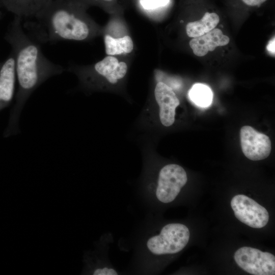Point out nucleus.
<instances>
[{
	"instance_id": "f257e3e1",
	"label": "nucleus",
	"mask_w": 275,
	"mask_h": 275,
	"mask_svg": "<svg viewBox=\"0 0 275 275\" xmlns=\"http://www.w3.org/2000/svg\"><path fill=\"white\" fill-rule=\"evenodd\" d=\"M22 20L21 17L15 16L5 36L14 57L18 83L15 102L5 132L6 136L17 132L22 109L34 91L49 78L64 71L63 66L44 55L39 43L24 31Z\"/></svg>"
},
{
	"instance_id": "f03ea898",
	"label": "nucleus",
	"mask_w": 275,
	"mask_h": 275,
	"mask_svg": "<svg viewBox=\"0 0 275 275\" xmlns=\"http://www.w3.org/2000/svg\"><path fill=\"white\" fill-rule=\"evenodd\" d=\"M88 5L86 0H49L23 27L39 43L84 41L94 32L85 13Z\"/></svg>"
},
{
	"instance_id": "7ed1b4c3",
	"label": "nucleus",
	"mask_w": 275,
	"mask_h": 275,
	"mask_svg": "<svg viewBox=\"0 0 275 275\" xmlns=\"http://www.w3.org/2000/svg\"><path fill=\"white\" fill-rule=\"evenodd\" d=\"M189 236V231L184 225L169 224L162 228L158 235L149 239L147 246L155 255L175 254L185 248Z\"/></svg>"
},
{
	"instance_id": "20e7f679",
	"label": "nucleus",
	"mask_w": 275,
	"mask_h": 275,
	"mask_svg": "<svg viewBox=\"0 0 275 275\" xmlns=\"http://www.w3.org/2000/svg\"><path fill=\"white\" fill-rule=\"evenodd\" d=\"M237 264L245 271L254 275H274L275 257L268 252L243 246L234 254Z\"/></svg>"
},
{
	"instance_id": "39448f33",
	"label": "nucleus",
	"mask_w": 275,
	"mask_h": 275,
	"mask_svg": "<svg viewBox=\"0 0 275 275\" xmlns=\"http://www.w3.org/2000/svg\"><path fill=\"white\" fill-rule=\"evenodd\" d=\"M187 181L184 169L176 164L164 166L160 171L156 195L164 203L172 202Z\"/></svg>"
},
{
	"instance_id": "423d86ee",
	"label": "nucleus",
	"mask_w": 275,
	"mask_h": 275,
	"mask_svg": "<svg viewBox=\"0 0 275 275\" xmlns=\"http://www.w3.org/2000/svg\"><path fill=\"white\" fill-rule=\"evenodd\" d=\"M231 206L235 217L242 223L254 228H261L267 224L269 214L262 206L243 195L235 196Z\"/></svg>"
},
{
	"instance_id": "0eeeda50",
	"label": "nucleus",
	"mask_w": 275,
	"mask_h": 275,
	"mask_svg": "<svg viewBox=\"0 0 275 275\" xmlns=\"http://www.w3.org/2000/svg\"><path fill=\"white\" fill-rule=\"evenodd\" d=\"M240 140L242 152L250 160H263L270 153L271 143L269 138L251 126L241 128Z\"/></svg>"
},
{
	"instance_id": "6e6552de",
	"label": "nucleus",
	"mask_w": 275,
	"mask_h": 275,
	"mask_svg": "<svg viewBox=\"0 0 275 275\" xmlns=\"http://www.w3.org/2000/svg\"><path fill=\"white\" fill-rule=\"evenodd\" d=\"M154 96L159 108V119L161 124L169 127L175 122V111L180 101L171 87L162 81L157 83Z\"/></svg>"
},
{
	"instance_id": "1a4fd4ad",
	"label": "nucleus",
	"mask_w": 275,
	"mask_h": 275,
	"mask_svg": "<svg viewBox=\"0 0 275 275\" xmlns=\"http://www.w3.org/2000/svg\"><path fill=\"white\" fill-rule=\"evenodd\" d=\"M128 67L126 63L119 62L112 56H108L103 60L94 64L91 71L78 70L81 72L94 73L95 75H81V78L94 76H99L105 78L112 84H116L126 74Z\"/></svg>"
},
{
	"instance_id": "9d476101",
	"label": "nucleus",
	"mask_w": 275,
	"mask_h": 275,
	"mask_svg": "<svg viewBox=\"0 0 275 275\" xmlns=\"http://www.w3.org/2000/svg\"><path fill=\"white\" fill-rule=\"evenodd\" d=\"M16 80L15 59L11 51L0 67V111L12 101Z\"/></svg>"
},
{
	"instance_id": "9b49d317",
	"label": "nucleus",
	"mask_w": 275,
	"mask_h": 275,
	"mask_svg": "<svg viewBox=\"0 0 275 275\" xmlns=\"http://www.w3.org/2000/svg\"><path fill=\"white\" fill-rule=\"evenodd\" d=\"M229 41L228 36L224 35L220 29L215 28L204 35L193 38L189 42V45L196 56L203 57L217 46L226 45Z\"/></svg>"
},
{
	"instance_id": "f8f14e48",
	"label": "nucleus",
	"mask_w": 275,
	"mask_h": 275,
	"mask_svg": "<svg viewBox=\"0 0 275 275\" xmlns=\"http://www.w3.org/2000/svg\"><path fill=\"white\" fill-rule=\"evenodd\" d=\"M49 0H4L6 6L15 16L23 18L34 16Z\"/></svg>"
},
{
	"instance_id": "ddd939ff",
	"label": "nucleus",
	"mask_w": 275,
	"mask_h": 275,
	"mask_svg": "<svg viewBox=\"0 0 275 275\" xmlns=\"http://www.w3.org/2000/svg\"><path fill=\"white\" fill-rule=\"evenodd\" d=\"M219 22V17L216 13L207 12L200 20L187 24L186 34L191 38L201 36L215 29Z\"/></svg>"
},
{
	"instance_id": "4468645a",
	"label": "nucleus",
	"mask_w": 275,
	"mask_h": 275,
	"mask_svg": "<svg viewBox=\"0 0 275 275\" xmlns=\"http://www.w3.org/2000/svg\"><path fill=\"white\" fill-rule=\"evenodd\" d=\"M105 52L107 55H117L130 53L133 49V43L129 36L115 38L109 35L104 38Z\"/></svg>"
},
{
	"instance_id": "2eb2a0df",
	"label": "nucleus",
	"mask_w": 275,
	"mask_h": 275,
	"mask_svg": "<svg viewBox=\"0 0 275 275\" xmlns=\"http://www.w3.org/2000/svg\"><path fill=\"white\" fill-rule=\"evenodd\" d=\"M191 100L201 107H207L211 103L213 94L207 86L202 84H195L189 92Z\"/></svg>"
},
{
	"instance_id": "dca6fc26",
	"label": "nucleus",
	"mask_w": 275,
	"mask_h": 275,
	"mask_svg": "<svg viewBox=\"0 0 275 275\" xmlns=\"http://www.w3.org/2000/svg\"><path fill=\"white\" fill-rule=\"evenodd\" d=\"M169 0H140L141 5L147 10L154 9L166 6Z\"/></svg>"
},
{
	"instance_id": "f3484780",
	"label": "nucleus",
	"mask_w": 275,
	"mask_h": 275,
	"mask_svg": "<svg viewBox=\"0 0 275 275\" xmlns=\"http://www.w3.org/2000/svg\"><path fill=\"white\" fill-rule=\"evenodd\" d=\"M93 274L94 275H117L118 274L116 270L112 268L105 267L96 269Z\"/></svg>"
},
{
	"instance_id": "a211bd4d",
	"label": "nucleus",
	"mask_w": 275,
	"mask_h": 275,
	"mask_svg": "<svg viewBox=\"0 0 275 275\" xmlns=\"http://www.w3.org/2000/svg\"><path fill=\"white\" fill-rule=\"evenodd\" d=\"M116 0H86L89 5L91 4H99L104 5H108L114 4Z\"/></svg>"
},
{
	"instance_id": "6ab92c4d",
	"label": "nucleus",
	"mask_w": 275,
	"mask_h": 275,
	"mask_svg": "<svg viewBox=\"0 0 275 275\" xmlns=\"http://www.w3.org/2000/svg\"><path fill=\"white\" fill-rule=\"evenodd\" d=\"M266 1L267 0H242L244 4L250 6H259Z\"/></svg>"
},
{
	"instance_id": "aec40b11",
	"label": "nucleus",
	"mask_w": 275,
	"mask_h": 275,
	"mask_svg": "<svg viewBox=\"0 0 275 275\" xmlns=\"http://www.w3.org/2000/svg\"><path fill=\"white\" fill-rule=\"evenodd\" d=\"M274 37L269 41L267 46V50L271 54H274Z\"/></svg>"
},
{
	"instance_id": "412c9836",
	"label": "nucleus",
	"mask_w": 275,
	"mask_h": 275,
	"mask_svg": "<svg viewBox=\"0 0 275 275\" xmlns=\"http://www.w3.org/2000/svg\"><path fill=\"white\" fill-rule=\"evenodd\" d=\"M1 64H2V63H0V67H1Z\"/></svg>"
}]
</instances>
